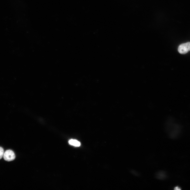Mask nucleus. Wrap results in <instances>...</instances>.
Listing matches in <instances>:
<instances>
[{"label":"nucleus","instance_id":"nucleus-4","mask_svg":"<svg viewBox=\"0 0 190 190\" xmlns=\"http://www.w3.org/2000/svg\"><path fill=\"white\" fill-rule=\"evenodd\" d=\"M157 177L159 179H165L166 177L165 173L163 171L158 172L157 174Z\"/></svg>","mask_w":190,"mask_h":190},{"label":"nucleus","instance_id":"nucleus-5","mask_svg":"<svg viewBox=\"0 0 190 190\" xmlns=\"http://www.w3.org/2000/svg\"><path fill=\"white\" fill-rule=\"evenodd\" d=\"M4 149L2 147H0V159L2 158L4 156Z\"/></svg>","mask_w":190,"mask_h":190},{"label":"nucleus","instance_id":"nucleus-1","mask_svg":"<svg viewBox=\"0 0 190 190\" xmlns=\"http://www.w3.org/2000/svg\"><path fill=\"white\" fill-rule=\"evenodd\" d=\"M189 42L182 44L178 48L179 52L181 54H185L190 51Z\"/></svg>","mask_w":190,"mask_h":190},{"label":"nucleus","instance_id":"nucleus-6","mask_svg":"<svg viewBox=\"0 0 190 190\" xmlns=\"http://www.w3.org/2000/svg\"><path fill=\"white\" fill-rule=\"evenodd\" d=\"M174 189L175 190H181V189L179 187L177 186L174 188Z\"/></svg>","mask_w":190,"mask_h":190},{"label":"nucleus","instance_id":"nucleus-2","mask_svg":"<svg viewBox=\"0 0 190 190\" xmlns=\"http://www.w3.org/2000/svg\"><path fill=\"white\" fill-rule=\"evenodd\" d=\"M4 158L6 161L9 162L13 160L16 158V155L12 151L9 150L6 151L4 153Z\"/></svg>","mask_w":190,"mask_h":190},{"label":"nucleus","instance_id":"nucleus-3","mask_svg":"<svg viewBox=\"0 0 190 190\" xmlns=\"http://www.w3.org/2000/svg\"><path fill=\"white\" fill-rule=\"evenodd\" d=\"M69 143L70 145L76 147H79L81 145L80 142L75 139H71L69 141Z\"/></svg>","mask_w":190,"mask_h":190}]
</instances>
